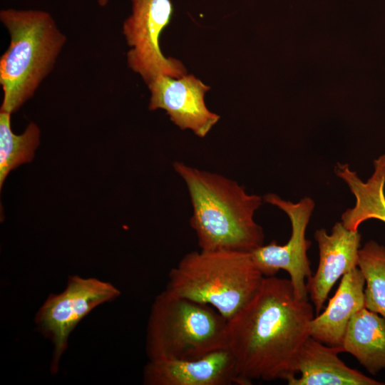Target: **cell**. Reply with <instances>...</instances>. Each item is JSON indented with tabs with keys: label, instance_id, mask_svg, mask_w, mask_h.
<instances>
[{
	"label": "cell",
	"instance_id": "obj_1",
	"mask_svg": "<svg viewBox=\"0 0 385 385\" xmlns=\"http://www.w3.org/2000/svg\"><path fill=\"white\" fill-rule=\"evenodd\" d=\"M313 307L289 279L265 277L252 298L227 320V349L242 385L294 377L310 337Z\"/></svg>",
	"mask_w": 385,
	"mask_h": 385
},
{
	"label": "cell",
	"instance_id": "obj_2",
	"mask_svg": "<svg viewBox=\"0 0 385 385\" xmlns=\"http://www.w3.org/2000/svg\"><path fill=\"white\" fill-rule=\"evenodd\" d=\"M192 205L190 220L200 250L250 252L263 245L262 228L254 220L262 198L236 181L175 161Z\"/></svg>",
	"mask_w": 385,
	"mask_h": 385
},
{
	"label": "cell",
	"instance_id": "obj_3",
	"mask_svg": "<svg viewBox=\"0 0 385 385\" xmlns=\"http://www.w3.org/2000/svg\"><path fill=\"white\" fill-rule=\"evenodd\" d=\"M0 21L10 43L0 58L1 111L16 112L53 69L66 43L51 15L42 10L4 9Z\"/></svg>",
	"mask_w": 385,
	"mask_h": 385
},
{
	"label": "cell",
	"instance_id": "obj_4",
	"mask_svg": "<svg viewBox=\"0 0 385 385\" xmlns=\"http://www.w3.org/2000/svg\"><path fill=\"white\" fill-rule=\"evenodd\" d=\"M264 277L250 252L200 250L171 269L165 290L208 304L228 320L252 298Z\"/></svg>",
	"mask_w": 385,
	"mask_h": 385
},
{
	"label": "cell",
	"instance_id": "obj_5",
	"mask_svg": "<svg viewBox=\"0 0 385 385\" xmlns=\"http://www.w3.org/2000/svg\"><path fill=\"white\" fill-rule=\"evenodd\" d=\"M227 349V320L211 306L163 291L151 307L149 360H187Z\"/></svg>",
	"mask_w": 385,
	"mask_h": 385
},
{
	"label": "cell",
	"instance_id": "obj_6",
	"mask_svg": "<svg viewBox=\"0 0 385 385\" xmlns=\"http://www.w3.org/2000/svg\"><path fill=\"white\" fill-rule=\"evenodd\" d=\"M120 290L96 278L70 276L66 289L51 294L38 311L35 322L39 330L53 344L51 371L56 374L68 339L79 322L93 309L116 299Z\"/></svg>",
	"mask_w": 385,
	"mask_h": 385
},
{
	"label": "cell",
	"instance_id": "obj_7",
	"mask_svg": "<svg viewBox=\"0 0 385 385\" xmlns=\"http://www.w3.org/2000/svg\"><path fill=\"white\" fill-rule=\"evenodd\" d=\"M132 13L123 25V34L132 48L127 53L128 66L147 84L160 75L180 78L187 74L182 62L161 52L159 38L171 21L170 0H131Z\"/></svg>",
	"mask_w": 385,
	"mask_h": 385
},
{
	"label": "cell",
	"instance_id": "obj_8",
	"mask_svg": "<svg viewBox=\"0 0 385 385\" xmlns=\"http://www.w3.org/2000/svg\"><path fill=\"white\" fill-rule=\"evenodd\" d=\"M264 200L284 212L292 225V233L288 242L278 245L272 241L250 252L251 259L264 277H272L280 270L289 275L294 291L299 299H307L308 292L305 280L312 276L307 250L310 242L306 239V230L314 207V200L305 197L294 203L283 200L274 193H268Z\"/></svg>",
	"mask_w": 385,
	"mask_h": 385
},
{
	"label": "cell",
	"instance_id": "obj_9",
	"mask_svg": "<svg viewBox=\"0 0 385 385\" xmlns=\"http://www.w3.org/2000/svg\"><path fill=\"white\" fill-rule=\"evenodd\" d=\"M147 85L150 92L149 109L165 110L181 130H190L204 138L220 119L205 103L210 87L192 74L180 78L160 75Z\"/></svg>",
	"mask_w": 385,
	"mask_h": 385
},
{
	"label": "cell",
	"instance_id": "obj_10",
	"mask_svg": "<svg viewBox=\"0 0 385 385\" xmlns=\"http://www.w3.org/2000/svg\"><path fill=\"white\" fill-rule=\"evenodd\" d=\"M314 238L319 260L316 272L308 279L307 289L318 314L336 282L357 267L361 235L338 222L331 234L322 228L315 232Z\"/></svg>",
	"mask_w": 385,
	"mask_h": 385
},
{
	"label": "cell",
	"instance_id": "obj_11",
	"mask_svg": "<svg viewBox=\"0 0 385 385\" xmlns=\"http://www.w3.org/2000/svg\"><path fill=\"white\" fill-rule=\"evenodd\" d=\"M146 385H242L234 357L223 349L187 360H149L143 371Z\"/></svg>",
	"mask_w": 385,
	"mask_h": 385
},
{
	"label": "cell",
	"instance_id": "obj_12",
	"mask_svg": "<svg viewBox=\"0 0 385 385\" xmlns=\"http://www.w3.org/2000/svg\"><path fill=\"white\" fill-rule=\"evenodd\" d=\"M342 346L324 345L311 336L299 355L297 372L299 377L287 381L289 385H381L346 365L339 357Z\"/></svg>",
	"mask_w": 385,
	"mask_h": 385
},
{
	"label": "cell",
	"instance_id": "obj_13",
	"mask_svg": "<svg viewBox=\"0 0 385 385\" xmlns=\"http://www.w3.org/2000/svg\"><path fill=\"white\" fill-rule=\"evenodd\" d=\"M365 279L358 267L343 275L325 310L310 322V336L329 346H341L353 316L365 307Z\"/></svg>",
	"mask_w": 385,
	"mask_h": 385
},
{
	"label": "cell",
	"instance_id": "obj_14",
	"mask_svg": "<svg viewBox=\"0 0 385 385\" xmlns=\"http://www.w3.org/2000/svg\"><path fill=\"white\" fill-rule=\"evenodd\" d=\"M334 172L347 184L356 199L355 205L342 215L344 226L356 231L362 222L369 219L385 223V153L374 160V173L366 182L346 163H337Z\"/></svg>",
	"mask_w": 385,
	"mask_h": 385
},
{
	"label": "cell",
	"instance_id": "obj_15",
	"mask_svg": "<svg viewBox=\"0 0 385 385\" xmlns=\"http://www.w3.org/2000/svg\"><path fill=\"white\" fill-rule=\"evenodd\" d=\"M371 374L385 368V319L366 307L351 319L342 344Z\"/></svg>",
	"mask_w": 385,
	"mask_h": 385
},
{
	"label": "cell",
	"instance_id": "obj_16",
	"mask_svg": "<svg viewBox=\"0 0 385 385\" xmlns=\"http://www.w3.org/2000/svg\"><path fill=\"white\" fill-rule=\"evenodd\" d=\"M40 130L31 122L21 135L12 132L11 113L0 111V188L8 174L32 160L39 145Z\"/></svg>",
	"mask_w": 385,
	"mask_h": 385
},
{
	"label": "cell",
	"instance_id": "obj_17",
	"mask_svg": "<svg viewBox=\"0 0 385 385\" xmlns=\"http://www.w3.org/2000/svg\"><path fill=\"white\" fill-rule=\"evenodd\" d=\"M357 267L366 284L365 307L385 318V246L374 241L359 249Z\"/></svg>",
	"mask_w": 385,
	"mask_h": 385
},
{
	"label": "cell",
	"instance_id": "obj_18",
	"mask_svg": "<svg viewBox=\"0 0 385 385\" xmlns=\"http://www.w3.org/2000/svg\"><path fill=\"white\" fill-rule=\"evenodd\" d=\"M109 0H96L98 5L101 6H105L107 5Z\"/></svg>",
	"mask_w": 385,
	"mask_h": 385
}]
</instances>
